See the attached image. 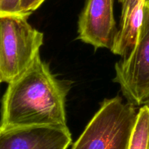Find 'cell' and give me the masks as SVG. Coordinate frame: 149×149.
<instances>
[{
  "instance_id": "cell-13",
  "label": "cell",
  "mask_w": 149,
  "mask_h": 149,
  "mask_svg": "<svg viewBox=\"0 0 149 149\" xmlns=\"http://www.w3.org/2000/svg\"><path fill=\"white\" fill-rule=\"evenodd\" d=\"M2 79H1V77H0V84H1V83H2Z\"/></svg>"
},
{
  "instance_id": "cell-12",
  "label": "cell",
  "mask_w": 149,
  "mask_h": 149,
  "mask_svg": "<svg viewBox=\"0 0 149 149\" xmlns=\"http://www.w3.org/2000/svg\"><path fill=\"white\" fill-rule=\"evenodd\" d=\"M145 6H146V10H148V12L149 13V1H148V2H146Z\"/></svg>"
},
{
  "instance_id": "cell-1",
  "label": "cell",
  "mask_w": 149,
  "mask_h": 149,
  "mask_svg": "<svg viewBox=\"0 0 149 149\" xmlns=\"http://www.w3.org/2000/svg\"><path fill=\"white\" fill-rule=\"evenodd\" d=\"M67 91L39 54L26 71L8 84L2 99L0 128L66 127Z\"/></svg>"
},
{
  "instance_id": "cell-2",
  "label": "cell",
  "mask_w": 149,
  "mask_h": 149,
  "mask_svg": "<svg viewBox=\"0 0 149 149\" xmlns=\"http://www.w3.org/2000/svg\"><path fill=\"white\" fill-rule=\"evenodd\" d=\"M137 116L120 97L107 99L71 149H128Z\"/></svg>"
},
{
  "instance_id": "cell-4",
  "label": "cell",
  "mask_w": 149,
  "mask_h": 149,
  "mask_svg": "<svg viewBox=\"0 0 149 149\" xmlns=\"http://www.w3.org/2000/svg\"><path fill=\"white\" fill-rule=\"evenodd\" d=\"M146 4V3H145ZM114 81L129 103L149 107V13L145 17L135 46L116 64Z\"/></svg>"
},
{
  "instance_id": "cell-9",
  "label": "cell",
  "mask_w": 149,
  "mask_h": 149,
  "mask_svg": "<svg viewBox=\"0 0 149 149\" xmlns=\"http://www.w3.org/2000/svg\"><path fill=\"white\" fill-rule=\"evenodd\" d=\"M45 0H20L19 10L23 15L29 16L40 8Z\"/></svg>"
},
{
  "instance_id": "cell-11",
  "label": "cell",
  "mask_w": 149,
  "mask_h": 149,
  "mask_svg": "<svg viewBox=\"0 0 149 149\" xmlns=\"http://www.w3.org/2000/svg\"><path fill=\"white\" fill-rule=\"evenodd\" d=\"M140 1V0H118V2L121 4L122 6L121 12L131 10Z\"/></svg>"
},
{
  "instance_id": "cell-14",
  "label": "cell",
  "mask_w": 149,
  "mask_h": 149,
  "mask_svg": "<svg viewBox=\"0 0 149 149\" xmlns=\"http://www.w3.org/2000/svg\"><path fill=\"white\" fill-rule=\"evenodd\" d=\"M148 1H149V0H146V2H148Z\"/></svg>"
},
{
  "instance_id": "cell-3",
  "label": "cell",
  "mask_w": 149,
  "mask_h": 149,
  "mask_svg": "<svg viewBox=\"0 0 149 149\" xmlns=\"http://www.w3.org/2000/svg\"><path fill=\"white\" fill-rule=\"evenodd\" d=\"M22 15H0V77L10 83L28 70L43 44V34Z\"/></svg>"
},
{
  "instance_id": "cell-7",
  "label": "cell",
  "mask_w": 149,
  "mask_h": 149,
  "mask_svg": "<svg viewBox=\"0 0 149 149\" xmlns=\"http://www.w3.org/2000/svg\"><path fill=\"white\" fill-rule=\"evenodd\" d=\"M146 0H140L131 10L121 12L120 27L110 51L122 57L133 49L138 40L145 17Z\"/></svg>"
},
{
  "instance_id": "cell-5",
  "label": "cell",
  "mask_w": 149,
  "mask_h": 149,
  "mask_svg": "<svg viewBox=\"0 0 149 149\" xmlns=\"http://www.w3.org/2000/svg\"><path fill=\"white\" fill-rule=\"evenodd\" d=\"M113 2L114 0H86L78 21V39L95 49H111L118 31Z\"/></svg>"
},
{
  "instance_id": "cell-10",
  "label": "cell",
  "mask_w": 149,
  "mask_h": 149,
  "mask_svg": "<svg viewBox=\"0 0 149 149\" xmlns=\"http://www.w3.org/2000/svg\"><path fill=\"white\" fill-rule=\"evenodd\" d=\"M19 4L20 0H3L0 9V15H21L19 10Z\"/></svg>"
},
{
  "instance_id": "cell-8",
  "label": "cell",
  "mask_w": 149,
  "mask_h": 149,
  "mask_svg": "<svg viewBox=\"0 0 149 149\" xmlns=\"http://www.w3.org/2000/svg\"><path fill=\"white\" fill-rule=\"evenodd\" d=\"M128 149H149L148 106H143L137 112Z\"/></svg>"
},
{
  "instance_id": "cell-6",
  "label": "cell",
  "mask_w": 149,
  "mask_h": 149,
  "mask_svg": "<svg viewBox=\"0 0 149 149\" xmlns=\"http://www.w3.org/2000/svg\"><path fill=\"white\" fill-rule=\"evenodd\" d=\"M71 143L67 126L0 128V149H67Z\"/></svg>"
}]
</instances>
